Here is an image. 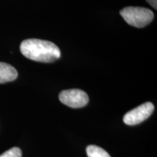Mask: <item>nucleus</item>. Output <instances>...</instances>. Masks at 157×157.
Returning a JSON list of instances; mask_svg holds the SVG:
<instances>
[{"mask_svg":"<svg viewBox=\"0 0 157 157\" xmlns=\"http://www.w3.org/2000/svg\"><path fill=\"white\" fill-rule=\"evenodd\" d=\"M20 50L25 58L36 62L52 63L60 57V50L56 44L39 39L23 41Z\"/></svg>","mask_w":157,"mask_h":157,"instance_id":"nucleus-1","label":"nucleus"},{"mask_svg":"<svg viewBox=\"0 0 157 157\" xmlns=\"http://www.w3.org/2000/svg\"><path fill=\"white\" fill-rule=\"evenodd\" d=\"M120 15L129 25L143 28L154 19V13L149 9L140 7H127L120 11Z\"/></svg>","mask_w":157,"mask_h":157,"instance_id":"nucleus-2","label":"nucleus"},{"mask_svg":"<svg viewBox=\"0 0 157 157\" xmlns=\"http://www.w3.org/2000/svg\"><path fill=\"white\" fill-rule=\"evenodd\" d=\"M59 100L64 105L73 109L85 106L89 102L87 94L78 89L66 90L59 94Z\"/></svg>","mask_w":157,"mask_h":157,"instance_id":"nucleus-3","label":"nucleus"},{"mask_svg":"<svg viewBox=\"0 0 157 157\" xmlns=\"http://www.w3.org/2000/svg\"><path fill=\"white\" fill-rule=\"evenodd\" d=\"M154 111V104L151 102H146L127 112L124 116L123 121L124 124L130 126L138 124L148 119Z\"/></svg>","mask_w":157,"mask_h":157,"instance_id":"nucleus-4","label":"nucleus"},{"mask_svg":"<svg viewBox=\"0 0 157 157\" xmlns=\"http://www.w3.org/2000/svg\"><path fill=\"white\" fill-rule=\"evenodd\" d=\"M17 77V71L11 65L0 62V84L13 82Z\"/></svg>","mask_w":157,"mask_h":157,"instance_id":"nucleus-5","label":"nucleus"},{"mask_svg":"<svg viewBox=\"0 0 157 157\" xmlns=\"http://www.w3.org/2000/svg\"><path fill=\"white\" fill-rule=\"evenodd\" d=\"M88 157H111L104 149L97 146L90 145L86 148Z\"/></svg>","mask_w":157,"mask_h":157,"instance_id":"nucleus-6","label":"nucleus"},{"mask_svg":"<svg viewBox=\"0 0 157 157\" xmlns=\"http://www.w3.org/2000/svg\"><path fill=\"white\" fill-rule=\"evenodd\" d=\"M22 156V151L17 147L12 148L10 150L5 151L0 156V157H21Z\"/></svg>","mask_w":157,"mask_h":157,"instance_id":"nucleus-7","label":"nucleus"},{"mask_svg":"<svg viewBox=\"0 0 157 157\" xmlns=\"http://www.w3.org/2000/svg\"><path fill=\"white\" fill-rule=\"evenodd\" d=\"M146 2L154 9H157V0H146Z\"/></svg>","mask_w":157,"mask_h":157,"instance_id":"nucleus-8","label":"nucleus"}]
</instances>
